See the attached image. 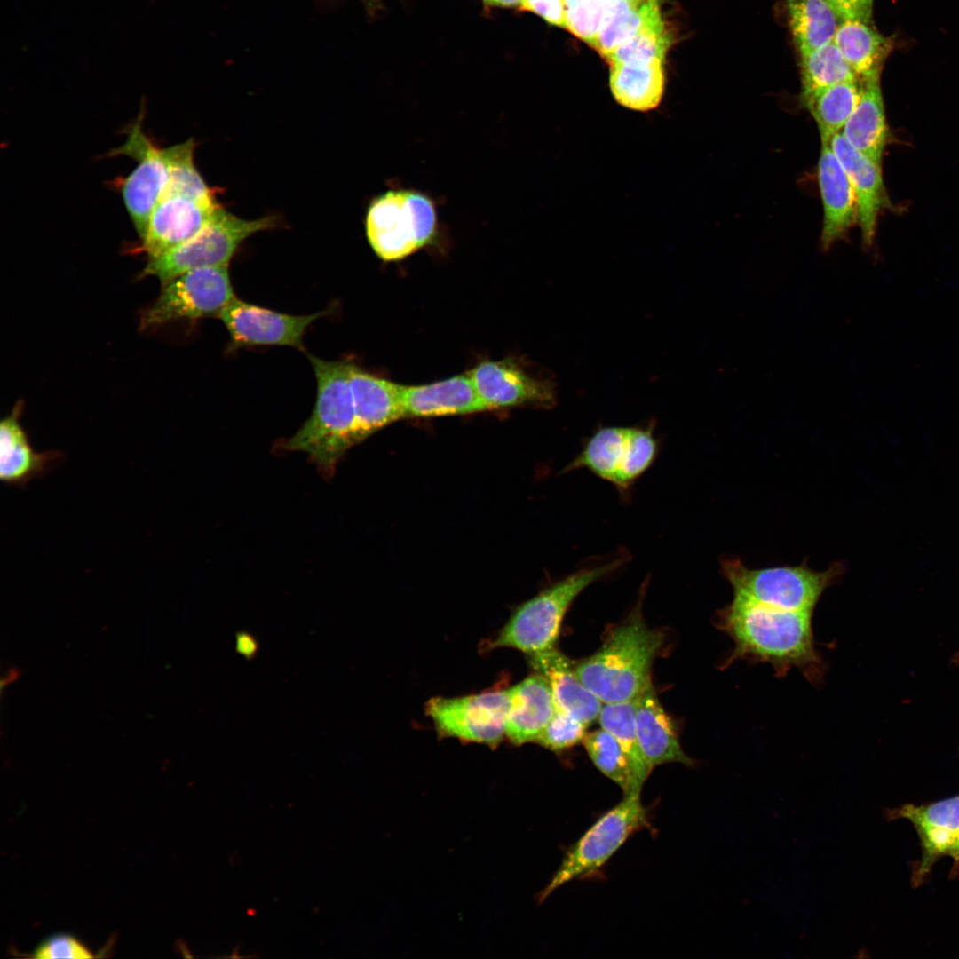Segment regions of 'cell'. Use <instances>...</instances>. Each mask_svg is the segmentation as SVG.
I'll use <instances>...</instances> for the list:
<instances>
[{"mask_svg": "<svg viewBox=\"0 0 959 959\" xmlns=\"http://www.w3.org/2000/svg\"><path fill=\"white\" fill-rule=\"evenodd\" d=\"M316 379L311 416L281 448L308 455L326 478L355 441V408L350 385L352 362L326 361L307 354Z\"/></svg>", "mask_w": 959, "mask_h": 959, "instance_id": "cell-3", "label": "cell"}, {"mask_svg": "<svg viewBox=\"0 0 959 959\" xmlns=\"http://www.w3.org/2000/svg\"><path fill=\"white\" fill-rule=\"evenodd\" d=\"M528 661L547 679L556 709L587 726L598 719L603 702L579 679L567 656L553 647L529 654Z\"/></svg>", "mask_w": 959, "mask_h": 959, "instance_id": "cell-19", "label": "cell"}, {"mask_svg": "<svg viewBox=\"0 0 959 959\" xmlns=\"http://www.w3.org/2000/svg\"><path fill=\"white\" fill-rule=\"evenodd\" d=\"M789 29L800 55L833 42L840 19L828 0H787Z\"/></svg>", "mask_w": 959, "mask_h": 959, "instance_id": "cell-29", "label": "cell"}, {"mask_svg": "<svg viewBox=\"0 0 959 959\" xmlns=\"http://www.w3.org/2000/svg\"><path fill=\"white\" fill-rule=\"evenodd\" d=\"M635 722L641 749L652 768L668 763L694 765V760L683 750L677 726L653 684L636 698Z\"/></svg>", "mask_w": 959, "mask_h": 959, "instance_id": "cell-23", "label": "cell"}, {"mask_svg": "<svg viewBox=\"0 0 959 959\" xmlns=\"http://www.w3.org/2000/svg\"><path fill=\"white\" fill-rule=\"evenodd\" d=\"M33 956L41 959L55 958H91V951L77 939L59 934L51 937L40 944L35 950Z\"/></svg>", "mask_w": 959, "mask_h": 959, "instance_id": "cell-38", "label": "cell"}, {"mask_svg": "<svg viewBox=\"0 0 959 959\" xmlns=\"http://www.w3.org/2000/svg\"><path fill=\"white\" fill-rule=\"evenodd\" d=\"M887 817L907 820L919 836L922 857L912 875L913 884L918 886L959 832V795L926 804H903L890 810Z\"/></svg>", "mask_w": 959, "mask_h": 959, "instance_id": "cell-16", "label": "cell"}, {"mask_svg": "<svg viewBox=\"0 0 959 959\" xmlns=\"http://www.w3.org/2000/svg\"><path fill=\"white\" fill-rule=\"evenodd\" d=\"M587 727L579 720L556 709L535 742L553 752L560 753L583 743Z\"/></svg>", "mask_w": 959, "mask_h": 959, "instance_id": "cell-37", "label": "cell"}, {"mask_svg": "<svg viewBox=\"0 0 959 959\" xmlns=\"http://www.w3.org/2000/svg\"><path fill=\"white\" fill-rule=\"evenodd\" d=\"M635 707L636 699L603 703L598 720L601 728L616 739L627 759L636 787L642 789L653 768L647 763L639 743Z\"/></svg>", "mask_w": 959, "mask_h": 959, "instance_id": "cell-30", "label": "cell"}, {"mask_svg": "<svg viewBox=\"0 0 959 959\" xmlns=\"http://www.w3.org/2000/svg\"><path fill=\"white\" fill-rule=\"evenodd\" d=\"M641 791L623 794L565 853L561 864L539 895L545 900L559 886L596 874L634 833L648 828Z\"/></svg>", "mask_w": 959, "mask_h": 959, "instance_id": "cell-7", "label": "cell"}, {"mask_svg": "<svg viewBox=\"0 0 959 959\" xmlns=\"http://www.w3.org/2000/svg\"><path fill=\"white\" fill-rule=\"evenodd\" d=\"M648 584L643 583L640 596L629 615L605 634L600 647L575 663L579 679L603 703L636 699L652 683L651 671L666 642V633L650 628L642 614Z\"/></svg>", "mask_w": 959, "mask_h": 959, "instance_id": "cell-2", "label": "cell"}, {"mask_svg": "<svg viewBox=\"0 0 959 959\" xmlns=\"http://www.w3.org/2000/svg\"><path fill=\"white\" fill-rule=\"evenodd\" d=\"M487 410L499 408L555 403L551 383L527 374L509 360L483 361L468 372Z\"/></svg>", "mask_w": 959, "mask_h": 959, "instance_id": "cell-14", "label": "cell"}, {"mask_svg": "<svg viewBox=\"0 0 959 959\" xmlns=\"http://www.w3.org/2000/svg\"><path fill=\"white\" fill-rule=\"evenodd\" d=\"M800 56L802 101L829 86L859 80L834 42Z\"/></svg>", "mask_w": 959, "mask_h": 959, "instance_id": "cell-32", "label": "cell"}, {"mask_svg": "<svg viewBox=\"0 0 959 959\" xmlns=\"http://www.w3.org/2000/svg\"><path fill=\"white\" fill-rule=\"evenodd\" d=\"M350 385L355 408V441L404 418L402 385L369 373L352 362Z\"/></svg>", "mask_w": 959, "mask_h": 959, "instance_id": "cell-21", "label": "cell"}, {"mask_svg": "<svg viewBox=\"0 0 959 959\" xmlns=\"http://www.w3.org/2000/svg\"><path fill=\"white\" fill-rule=\"evenodd\" d=\"M610 88L615 100L636 111H649L662 100L665 76L663 60L645 65H611Z\"/></svg>", "mask_w": 959, "mask_h": 959, "instance_id": "cell-28", "label": "cell"}, {"mask_svg": "<svg viewBox=\"0 0 959 959\" xmlns=\"http://www.w3.org/2000/svg\"><path fill=\"white\" fill-rule=\"evenodd\" d=\"M840 20H860L872 23L874 0H828Z\"/></svg>", "mask_w": 959, "mask_h": 959, "instance_id": "cell-40", "label": "cell"}, {"mask_svg": "<svg viewBox=\"0 0 959 959\" xmlns=\"http://www.w3.org/2000/svg\"><path fill=\"white\" fill-rule=\"evenodd\" d=\"M510 709L507 690H492L455 698L434 697L426 714L440 737L496 747L505 737Z\"/></svg>", "mask_w": 959, "mask_h": 959, "instance_id": "cell-11", "label": "cell"}, {"mask_svg": "<svg viewBox=\"0 0 959 959\" xmlns=\"http://www.w3.org/2000/svg\"><path fill=\"white\" fill-rule=\"evenodd\" d=\"M671 44L665 27L646 29L628 39L604 58L611 65H645L664 60Z\"/></svg>", "mask_w": 959, "mask_h": 959, "instance_id": "cell-35", "label": "cell"}, {"mask_svg": "<svg viewBox=\"0 0 959 959\" xmlns=\"http://www.w3.org/2000/svg\"><path fill=\"white\" fill-rule=\"evenodd\" d=\"M487 4L500 7H520L522 0H483Z\"/></svg>", "mask_w": 959, "mask_h": 959, "instance_id": "cell-41", "label": "cell"}, {"mask_svg": "<svg viewBox=\"0 0 959 959\" xmlns=\"http://www.w3.org/2000/svg\"><path fill=\"white\" fill-rule=\"evenodd\" d=\"M818 181L823 205L820 244L828 250L844 237L857 222L856 198L850 179L828 144H821L818 162Z\"/></svg>", "mask_w": 959, "mask_h": 959, "instance_id": "cell-18", "label": "cell"}, {"mask_svg": "<svg viewBox=\"0 0 959 959\" xmlns=\"http://www.w3.org/2000/svg\"><path fill=\"white\" fill-rule=\"evenodd\" d=\"M520 8L535 12L550 24L566 28L563 0H522Z\"/></svg>", "mask_w": 959, "mask_h": 959, "instance_id": "cell-39", "label": "cell"}, {"mask_svg": "<svg viewBox=\"0 0 959 959\" xmlns=\"http://www.w3.org/2000/svg\"><path fill=\"white\" fill-rule=\"evenodd\" d=\"M195 143L193 139L165 148L169 162V178L162 196L184 195L199 201H216L194 163Z\"/></svg>", "mask_w": 959, "mask_h": 959, "instance_id": "cell-33", "label": "cell"}, {"mask_svg": "<svg viewBox=\"0 0 959 959\" xmlns=\"http://www.w3.org/2000/svg\"><path fill=\"white\" fill-rule=\"evenodd\" d=\"M220 208L216 201H199L177 194L162 196L138 250L149 258L178 246L202 230Z\"/></svg>", "mask_w": 959, "mask_h": 959, "instance_id": "cell-15", "label": "cell"}, {"mask_svg": "<svg viewBox=\"0 0 959 959\" xmlns=\"http://www.w3.org/2000/svg\"><path fill=\"white\" fill-rule=\"evenodd\" d=\"M664 27L660 0H604V15L592 45L603 57L639 32Z\"/></svg>", "mask_w": 959, "mask_h": 959, "instance_id": "cell-26", "label": "cell"}, {"mask_svg": "<svg viewBox=\"0 0 959 959\" xmlns=\"http://www.w3.org/2000/svg\"><path fill=\"white\" fill-rule=\"evenodd\" d=\"M405 417L464 415L487 410L469 373L424 385H402Z\"/></svg>", "mask_w": 959, "mask_h": 959, "instance_id": "cell-22", "label": "cell"}, {"mask_svg": "<svg viewBox=\"0 0 959 959\" xmlns=\"http://www.w3.org/2000/svg\"><path fill=\"white\" fill-rule=\"evenodd\" d=\"M828 145L852 186L862 244L865 249H869L874 244L878 215L889 206L881 164L854 148L841 131L830 139Z\"/></svg>", "mask_w": 959, "mask_h": 959, "instance_id": "cell-17", "label": "cell"}, {"mask_svg": "<svg viewBox=\"0 0 959 959\" xmlns=\"http://www.w3.org/2000/svg\"><path fill=\"white\" fill-rule=\"evenodd\" d=\"M328 310L294 315L261 307L235 297L218 317L225 326L234 351L250 346H290L305 351L304 336L311 324L326 315Z\"/></svg>", "mask_w": 959, "mask_h": 959, "instance_id": "cell-13", "label": "cell"}, {"mask_svg": "<svg viewBox=\"0 0 959 959\" xmlns=\"http://www.w3.org/2000/svg\"><path fill=\"white\" fill-rule=\"evenodd\" d=\"M275 226V218H240L222 207L195 235L155 257H149L142 276H155L163 285L186 272L228 265L240 244L251 234Z\"/></svg>", "mask_w": 959, "mask_h": 959, "instance_id": "cell-9", "label": "cell"}, {"mask_svg": "<svg viewBox=\"0 0 959 959\" xmlns=\"http://www.w3.org/2000/svg\"><path fill=\"white\" fill-rule=\"evenodd\" d=\"M20 412L15 408L0 424V479L7 486L25 488L62 463L64 454L59 450L36 452L20 423Z\"/></svg>", "mask_w": 959, "mask_h": 959, "instance_id": "cell-20", "label": "cell"}, {"mask_svg": "<svg viewBox=\"0 0 959 959\" xmlns=\"http://www.w3.org/2000/svg\"><path fill=\"white\" fill-rule=\"evenodd\" d=\"M508 693L505 737L519 746L535 742L556 710L547 679L535 673L508 689Z\"/></svg>", "mask_w": 959, "mask_h": 959, "instance_id": "cell-24", "label": "cell"}, {"mask_svg": "<svg viewBox=\"0 0 959 959\" xmlns=\"http://www.w3.org/2000/svg\"><path fill=\"white\" fill-rule=\"evenodd\" d=\"M945 856L951 857L954 861L959 862V832L953 843L947 848Z\"/></svg>", "mask_w": 959, "mask_h": 959, "instance_id": "cell-42", "label": "cell"}, {"mask_svg": "<svg viewBox=\"0 0 959 959\" xmlns=\"http://www.w3.org/2000/svg\"><path fill=\"white\" fill-rule=\"evenodd\" d=\"M437 218L432 201L413 190H390L370 203L365 221L369 243L384 261L404 258L430 242Z\"/></svg>", "mask_w": 959, "mask_h": 959, "instance_id": "cell-6", "label": "cell"}, {"mask_svg": "<svg viewBox=\"0 0 959 959\" xmlns=\"http://www.w3.org/2000/svg\"><path fill=\"white\" fill-rule=\"evenodd\" d=\"M841 133L858 151L881 164L888 140L880 75L861 82V95Z\"/></svg>", "mask_w": 959, "mask_h": 959, "instance_id": "cell-25", "label": "cell"}, {"mask_svg": "<svg viewBox=\"0 0 959 959\" xmlns=\"http://www.w3.org/2000/svg\"><path fill=\"white\" fill-rule=\"evenodd\" d=\"M833 42L860 82L881 75L893 45L873 23L860 20H841Z\"/></svg>", "mask_w": 959, "mask_h": 959, "instance_id": "cell-27", "label": "cell"}, {"mask_svg": "<svg viewBox=\"0 0 959 959\" xmlns=\"http://www.w3.org/2000/svg\"><path fill=\"white\" fill-rule=\"evenodd\" d=\"M812 621V612L781 609L733 595L716 616V625L733 646L724 665L768 663L781 678L797 669L810 683H820L826 668Z\"/></svg>", "mask_w": 959, "mask_h": 959, "instance_id": "cell-1", "label": "cell"}, {"mask_svg": "<svg viewBox=\"0 0 959 959\" xmlns=\"http://www.w3.org/2000/svg\"><path fill=\"white\" fill-rule=\"evenodd\" d=\"M860 95L861 82L854 80L825 88L802 101L817 123L821 144H828L842 131Z\"/></svg>", "mask_w": 959, "mask_h": 959, "instance_id": "cell-31", "label": "cell"}, {"mask_svg": "<svg viewBox=\"0 0 959 959\" xmlns=\"http://www.w3.org/2000/svg\"><path fill=\"white\" fill-rule=\"evenodd\" d=\"M139 114L130 127L125 143L112 151L138 161L136 168L122 181L120 188L125 207L140 239L146 234L150 216L167 184L170 170L165 148L156 147L142 129Z\"/></svg>", "mask_w": 959, "mask_h": 959, "instance_id": "cell-12", "label": "cell"}, {"mask_svg": "<svg viewBox=\"0 0 959 959\" xmlns=\"http://www.w3.org/2000/svg\"><path fill=\"white\" fill-rule=\"evenodd\" d=\"M235 297L228 265L189 271L162 285L157 299L144 312L140 327L145 329L179 320L218 318Z\"/></svg>", "mask_w": 959, "mask_h": 959, "instance_id": "cell-10", "label": "cell"}, {"mask_svg": "<svg viewBox=\"0 0 959 959\" xmlns=\"http://www.w3.org/2000/svg\"><path fill=\"white\" fill-rule=\"evenodd\" d=\"M721 572L732 585L733 595L766 606L812 612L824 591L844 572L841 563L825 571H815L806 562L760 569L747 567L739 558L721 561Z\"/></svg>", "mask_w": 959, "mask_h": 959, "instance_id": "cell-5", "label": "cell"}, {"mask_svg": "<svg viewBox=\"0 0 959 959\" xmlns=\"http://www.w3.org/2000/svg\"><path fill=\"white\" fill-rule=\"evenodd\" d=\"M583 744L594 765L618 785L623 794L641 791L633 781L627 759L616 739L600 728L587 733Z\"/></svg>", "mask_w": 959, "mask_h": 959, "instance_id": "cell-34", "label": "cell"}, {"mask_svg": "<svg viewBox=\"0 0 959 959\" xmlns=\"http://www.w3.org/2000/svg\"><path fill=\"white\" fill-rule=\"evenodd\" d=\"M566 28L593 45L599 32L604 0H563Z\"/></svg>", "mask_w": 959, "mask_h": 959, "instance_id": "cell-36", "label": "cell"}, {"mask_svg": "<svg viewBox=\"0 0 959 959\" xmlns=\"http://www.w3.org/2000/svg\"><path fill=\"white\" fill-rule=\"evenodd\" d=\"M630 560L625 550L590 561L520 605L488 648L509 647L527 654L555 647L560 627L575 598L590 584L610 577Z\"/></svg>", "mask_w": 959, "mask_h": 959, "instance_id": "cell-4", "label": "cell"}, {"mask_svg": "<svg viewBox=\"0 0 959 959\" xmlns=\"http://www.w3.org/2000/svg\"><path fill=\"white\" fill-rule=\"evenodd\" d=\"M658 453L659 443L652 427H603L585 441L561 473L586 469L614 485L626 498Z\"/></svg>", "mask_w": 959, "mask_h": 959, "instance_id": "cell-8", "label": "cell"}]
</instances>
